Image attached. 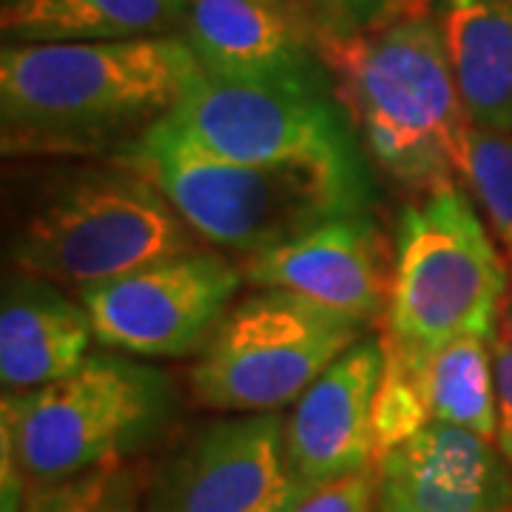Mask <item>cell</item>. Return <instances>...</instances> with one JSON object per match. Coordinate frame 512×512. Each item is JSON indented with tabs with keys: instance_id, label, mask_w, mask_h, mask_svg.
Instances as JSON below:
<instances>
[{
	"instance_id": "obj_1",
	"label": "cell",
	"mask_w": 512,
	"mask_h": 512,
	"mask_svg": "<svg viewBox=\"0 0 512 512\" xmlns=\"http://www.w3.org/2000/svg\"><path fill=\"white\" fill-rule=\"evenodd\" d=\"M202 77L183 37L6 43L0 146L29 160H114L137 146Z\"/></svg>"
},
{
	"instance_id": "obj_2",
	"label": "cell",
	"mask_w": 512,
	"mask_h": 512,
	"mask_svg": "<svg viewBox=\"0 0 512 512\" xmlns=\"http://www.w3.org/2000/svg\"><path fill=\"white\" fill-rule=\"evenodd\" d=\"M325 52L373 168L416 197L461 183L470 117L433 0H399L365 29L325 37Z\"/></svg>"
},
{
	"instance_id": "obj_3",
	"label": "cell",
	"mask_w": 512,
	"mask_h": 512,
	"mask_svg": "<svg viewBox=\"0 0 512 512\" xmlns=\"http://www.w3.org/2000/svg\"><path fill=\"white\" fill-rule=\"evenodd\" d=\"M200 242L140 168L117 157L72 160L23 197L6 259L18 274L80 293Z\"/></svg>"
},
{
	"instance_id": "obj_4",
	"label": "cell",
	"mask_w": 512,
	"mask_h": 512,
	"mask_svg": "<svg viewBox=\"0 0 512 512\" xmlns=\"http://www.w3.org/2000/svg\"><path fill=\"white\" fill-rule=\"evenodd\" d=\"M510 279V262L464 185L407 202L393 231L384 350L424 359L456 339H495Z\"/></svg>"
},
{
	"instance_id": "obj_5",
	"label": "cell",
	"mask_w": 512,
	"mask_h": 512,
	"mask_svg": "<svg viewBox=\"0 0 512 512\" xmlns=\"http://www.w3.org/2000/svg\"><path fill=\"white\" fill-rule=\"evenodd\" d=\"M117 160L151 177L202 242L239 259L279 248L330 217L370 211L376 194L370 183L311 165L220 160L163 123Z\"/></svg>"
},
{
	"instance_id": "obj_6",
	"label": "cell",
	"mask_w": 512,
	"mask_h": 512,
	"mask_svg": "<svg viewBox=\"0 0 512 512\" xmlns=\"http://www.w3.org/2000/svg\"><path fill=\"white\" fill-rule=\"evenodd\" d=\"M174 413L177 393L160 367L92 353L57 382L3 393L0 439L32 487L126 464L163 436Z\"/></svg>"
},
{
	"instance_id": "obj_7",
	"label": "cell",
	"mask_w": 512,
	"mask_h": 512,
	"mask_svg": "<svg viewBox=\"0 0 512 512\" xmlns=\"http://www.w3.org/2000/svg\"><path fill=\"white\" fill-rule=\"evenodd\" d=\"M373 330L285 288H254L197 353L191 390L217 413H279Z\"/></svg>"
},
{
	"instance_id": "obj_8",
	"label": "cell",
	"mask_w": 512,
	"mask_h": 512,
	"mask_svg": "<svg viewBox=\"0 0 512 512\" xmlns=\"http://www.w3.org/2000/svg\"><path fill=\"white\" fill-rule=\"evenodd\" d=\"M163 126L220 160L311 165L373 185L365 146L333 80H220L202 74Z\"/></svg>"
},
{
	"instance_id": "obj_9",
	"label": "cell",
	"mask_w": 512,
	"mask_h": 512,
	"mask_svg": "<svg viewBox=\"0 0 512 512\" xmlns=\"http://www.w3.org/2000/svg\"><path fill=\"white\" fill-rule=\"evenodd\" d=\"M242 285L239 262L197 245L80 291V302L97 345L134 359H183L208 345Z\"/></svg>"
},
{
	"instance_id": "obj_10",
	"label": "cell",
	"mask_w": 512,
	"mask_h": 512,
	"mask_svg": "<svg viewBox=\"0 0 512 512\" xmlns=\"http://www.w3.org/2000/svg\"><path fill=\"white\" fill-rule=\"evenodd\" d=\"M296 478L279 413H234L177 441L143 490V512H293Z\"/></svg>"
},
{
	"instance_id": "obj_11",
	"label": "cell",
	"mask_w": 512,
	"mask_h": 512,
	"mask_svg": "<svg viewBox=\"0 0 512 512\" xmlns=\"http://www.w3.org/2000/svg\"><path fill=\"white\" fill-rule=\"evenodd\" d=\"M251 288H285L333 311L382 325L390 282L393 242L370 211H348L265 254L239 259Z\"/></svg>"
},
{
	"instance_id": "obj_12",
	"label": "cell",
	"mask_w": 512,
	"mask_h": 512,
	"mask_svg": "<svg viewBox=\"0 0 512 512\" xmlns=\"http://www.w3.org/2000/svg\"><path fill=\"white\" fill-rule=\"evenodd\" d=\"M180 37L205 77L333 80L328 35L305 0H191Z\"/></svg>"
},
{
	"instance_id": "obj_13",
	"label": "cell",
	"mask_w": 512,
	"mask_h": 512,
	"mask_svg": "<svg viewBox=\"0 0 512 512\" xmlns=\"http://www.w3.org/2000/svg\"><path fill=\"white\" fill-rule=\"evenodd\" d=\"M382 376V333H367L293 404L285 444L293 473L311 493L373 467V413Z\"/></svg>"
},
{
	"instance_id": "obj_14",
	"label": "cell",
	"mask_w": 512,
	"mask_h": 512,
	"mask_svg": "<svg viewBox=\"0 0 512 512\" xmlns=\"http://www.w3.org/2000/svg\"><path fill=\"white\" fill-rule=\"evenodd\" d=\"M373 512H510L512 470L495 441L430 421L373 461Z\"/></svg>"
},
{
	"instance_id": "obj_15",
	"label": "cell",
	"mask_w": 512,
	"mask_h": 512,
	"mask_svg": "<svg viewBox=\"0 0 512 512\" xmlns=\"http://www.w3.org/2000/svg\"><path fill=\"white\" fill-rule=\"evenodd\" d=\"M94 325L80 296L49 279L15 274L0 302V382L3 393H26L52 384L92 353Z\"/></svg>"
},
{
	"instance_id": "obj_16",
	"label": "cell",
	"mask_w": 512,
	"mask_h": 512,
	"mask_svg": "<svg viewBox=\"0 0 512 512\" xmlns=\"http://www.w3.org/2000/svg\"><path fill=\"white\" fill-rule=\"evenodd\" d=\"M433 15L470 123L512 128V0H433Z\"/></svg>"
},
{
	"instance_id": "obj_17",
	"label": "cell",
	"mask_w": 512,
	"mask_h": 512,
	"mask_svg": "<svg viewBox=\"0 0 512 512\" xmlns=\"http://www.w3.org/2000/svg\"><path fill=\"white\" fill-rule=\"evenodd\" d=\"M191 0H3L6 43H111L180 37Z\"/></svg>"
},
{
	"instance_id": "obj_18",
	"label": "cell",
	"mask_w": 512,
	"mask_h": 512,
	"mask_svg": "<svg viewBox=\"0 0 512 512\" xmlns=\"http://www.w3.org/2000/svg\"><path fill=\"white\" fill-rule=\"evenodd\" d=\"M384 356L410 373L430 421L456 424L495 441L498 393L493 339H456L424 359H402L390 350H384Z\"/></svg>"
},
{
	"instance_id": "obj_19",
	"label": "cell",
	"mask_w": 512,
	"mask_h": 512,
	"mask_svg": "<svg viewBox=\"0 0 512 512\" xmlns=\"http://www.w3.org/2000/svg\"><path fill=\"white\" fill-rule=\"evenodd\" d=\"M461 185L512 265V128L467 126Z\"/></svg>"
},
{
	"instance_id": "obj_20",
	"label": "cell",
	"mask_w": 512,
	"mask_h": 512,
	"mask_svg": "<svg viewBox=\"0 0 512 512\" xmlns=\"http://www.w3.org/2000/svg\"><path fill=\"white\" fill-rule=\"evenodd\" d=\"M23 512H143V490L126 464L32 484Z\"/></svg>"
},
{
	"instance_id": "obj_21",
	"label": "cell",
	"mask_w": 512,
	"mask_h": 512,
	"mask_svg": "<svg viewBox=\"0 0 512 512\" xmlns=\"http://www.w3.org/2000/svg\"><path fill=\"white\" fill-rule=\"evenodd\" d=\"M373 501H376V467H367L316 490L293 512H373Z\"/></svg>"
},
{
	"instance_id": "obj_22",
	"label": "cell",
	"mask_w": 512,
	"mask_h": 512,
	"mask_svg": "<svg viewBox=\"0 0 512 512\" xmlns=\"http://www.w3.org/2000/svg\"><path fill=\"white\" fill-rule=\"evenodd\" d=\"M328 37H345L387 15L399 0H305Z\"/></svg>"
},
{
	"instance_id": "obj_23",
	"label": "cell",
	"mask_w": 512,
	"mask_h": 512,
	"mask_svg": "<svg viewBox=\"0 0 512 512\" xmlns=\"http://www.w3.org/2000/svg\"><path fill=\"white\" fill-rule=\"evenodd\" d=\"M495 359V393H498V427H495V447L512 470V339L501 328L493 339Z\"/></svg>"
},
{
	"instance_id": "obj_24",
	"label": "cell",
	"mask_w": 512,
	"mask_h": 512,
	"mask_svg": "<svg viewBox=\"0 0 512 512\" xmlns=\"http://www.w3.org/2000/svg\"><path fill=\"white\" fill-rule=\"evenodd\" d=\"M501 333H504L507 339H512V279L507 299H504V308H501Z\"/></svg>"
},
{
	"instance_id": "obj_25",
	"label": "cell",
	"mask_w": 512,
	"mask_h": 512,
	"mask_svg": "<svg viewBox=\"0 0 512 512\" xmlns=\"http://www.w3.org/2000/svg\"><path fill=\"white\" fill-rule=\"evenodd\" d=\"M510 512H512V510H510Z\"/></svg>"
}]
</instances>
